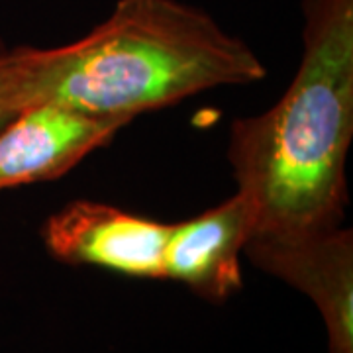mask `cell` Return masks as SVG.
<instances>
[{"mask_svg": "<svg viewBox=\"0 0 353 353\" xmlns=\"http://www.w3.org/2000/svg\"><path fill=\"white\" fill-rule=\"evenodd\" d=\"M263 61L238 36L181 0H118L83 38L10 50L16 114L34 104L132 120L218 87L255 85Z\"/></svg>", "mask_w": 353, "mask_h": 353, "instance_id": "6da1fadb", "label": "cell"}, {"mask_svg": "<svg viewBox=\"0 0 353 353\" xmlns=\"http://www.w3.org/2000/svg\"><path fill=\"white\" fill-rule=\"evenodd\" d=\"M303 59L289 88L230 128L228 161L236 190L253 206L252 236H299L345 220L353 0H303Z\"/></svg>", "mask_w": 353, "mask_h": 353, "instance_id": "7a4b0ae2", "label": "cell"}, {"mask_svg": "<svg viewBox=\"0 0 353 353\" xmlns=\"http://www.w3.org/2000/svg\"><path fill=\"white\" fill-rule=\"evenodd\" d=\"M243 257L318 308L328 353H353V232L343 224L299 236H252Z\"/></svg>", "mask_w": 353, "mask_h": 353, "instance_id": "3957f363", "label": "cell"}, {"mask_svg": "<svg viewBox=\"0 0 353 353\" xmlns=\"http://www.w3.org/2000/svg\"><path fill=\"white\" fill-rule=\"evenodd\" d=\"M171 224L99 201H73L46 220L41 240L65 265L99 267L124 277L165 279Z\"/></svg>", "mask_w": 353, "mask_h": 353, "instance_id": "277c9868", "label": "cell"}, {"mask_svg": "<svg viewBox=\"0 0 353 353\" xmlns=\"http://www.w3.org/2000/svg\"><path fill=\"white\" fill-rule=\"evenodd\" d=\"M128 124L50 102L28 106L0 128V192L63 176Z\"/></svg>", "mask_w": 353, "mask_h": 353, "instance_id": "5b68a950", "label": "cell"}, {"mask_svg": "<svg viewBox=\"0 0 353 353\" xmlns=\"http://www.w3.org/2000/svg\"><path fill=\"white\" fill-rule=\"evenodd\" d=\"M253 226L252 202L240 190L202 214L171 224L165 279L206 303L224 304L243 287L241 257Z\"/></svg>", "mask_w": 353, "mask_h": 353, "instance_id": "8992f818", "label": "cell"}, {"mask_svg": "<svg viewBox=\"0 0 353 353\" xmlns=\"http://www.w3.org/2000/svg\"><path fill=\"white\" fill-rule=\"evenodd\" d=\"M10 50L0 39V128L16 116L10 99Z\"/></svg>", "mask_w": 353, "mask_h": 353, "instance_id": "52a82bcc", "label": "cell"}]
</instances>
